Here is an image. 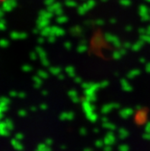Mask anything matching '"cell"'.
Listing matches in <instances>:
<instances>
[{
  "label": "cell",
  "mask_w": 150,
  "mask_h": 151,
  "mask_svg": "<svg viewBox=\"0 0 150 151\" xmlns=\"http://www.w3.org/2000/svg\"><path fill=\"white\" fill-rule=\"evenodd\" d=\"M3 1H4V0H0V4H1V3H2Z\"/></svg>",
  "instance_id": "6da1fadb"
}]
</instances>
